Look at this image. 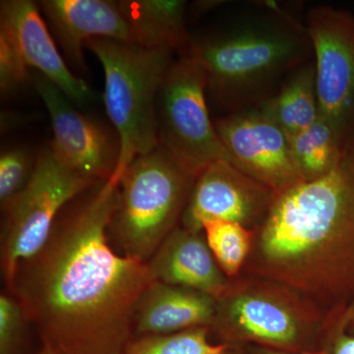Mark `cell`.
Returning a JSON list of instances; mask_svg holds the SVG:
<instances>
[{"label": "cell", "instance_id": "cell-14", "mask_svg": "<svg viewBox=\"0 0 354 354\" xmlns=\"http://www.w3.org/2000/svg\"><path fill=\"white\" fill-rule=\"evenodd\" d=\"M216 314L215 297L208 293L155 281L135 308L133 337L206 327Z\"/></svg>", "mask_w": 354, "mask_h": 354}, {"label": "cell", "instance_id": "cell-18", "mask_svg": "<svg viewBox=\"0 0 354 354\" xmlns=\"http://www.w3.org/2000/svg\"><path fill=\"white\" fill-rule=\"evenodd\" d=\"M291 150L304 181L320 178L339 165L348 152L322 116L314 124L290 137Z\"/></svg>", "mask_w": 354, "mask_h": 354}, {"label": "cell", "instance_id": "cell-1", "mask_svg": "<svg viewBox=\"0 0 354 354\" xmlns=\"http://www.w3.org/2000/svg\"><path fill=\"white\" fill-rule=\"evenodd\" d=\"M118 200L113 178L72 200L8 290L53 354H123L132 339L135 308L156 279L109 241Z\"/></svg>", "mask_w": 354, "mask_h": 354}, {"label": "cell", "instance_id": "cell-21", "mask_svg": "<svg viewBox=\"0 0 354 354\" xmlns=\"http://www.w3.org/2000/svg\"><path fill=\"white\" fill-rule=\"evenodd\" d=\"M36 158L24 148L8 149L0 155V204L4 206L29 181Z\"/></svg>", "mask_w": 354, "mask_h": 354}, {"label": "cell", "instance_id": "cell-25", "mask_svg": "<svg viewBox=\"0 0 354 354\" xmlns=\"http://www.w3.org/2000/svg\"><path fill=\"white\" fill-rule=\"evenodd\" d=\"M256 354H326L325 351H307V353H292L290 351H279V349H274L270 348H265L258 351Z\"/></svg>", "mask_w": 354, "mask_h": 354}, {"label": "cell", "instance_id": "cell-12", "mask_svg": "<svg viewBox=\"0 0 354 354\" xmlns=\"http://www.w3.org/2000/svg\"><path fill=\"white\" fill-rule=\"evenodd\" d=\"M269 190L227 160L213 162L195 178L183 214L184 228L200 232L204 223L216 221L244 225L267 206Z\"/></svg>", "mask_w": 354, "mask_h": 354}, {"label": "cell", "instance_id": "cell-16", "mask_svg": "<svg viewBox=\"0 0 354 354\" xmlns=\"http://www.w3.org/2000/svg\"><path fill=\"white\" fill-rule=\"evenodd\" d=\"M234 328L267 348L290 351L299 342V327L290 311L260 297L234 298L225 311Z\"/></svg>", "mask_w": 354, "mask_h": 354}, {"label": "cell", "instance_id": "cell-9", "mask_svg": "<svg viewBox=\"0 0 354 354\" xmlns=\"http://www.w3.org/2000/svg\"><path fill=\"white\" fill-rule=\"evenodd\" d=\"M235 167L278 195L302 183L290 138L260 106L214 121Z\"/></svg>", "mask_w": 354, "mask_h": 354}, {"label": "cell", "instance_id": "cell-4", "mask_svg": "<svg viewBox=\"0 0 354 354\" xmlns=\"http://www.w3.org/2000/svg\"><path fill=\"white\" fill-rule=\"evenodd\" d=\"M86 48L94 53L104 69V106L120 146L111 178L120 183L123 172L135 158L160 146L157 99L174 62V51L108 39H90Z\"/></svg>", "mask_w": 354, "mask_h": 354}, {"label": "cell", "instance_id": "cell-7", "mask_svg": "<svg viewBox=\"0 0 354 354\" xmlns=\"http://www.w3.org/2000/svg\"><path fill=\"white\" fill-rule=\"evenodd\" d=\"M158 145L197 176L208 165L230 156L211 120L206 78L194 58L174 60L158 91Z\"/></svg>", "mask_w": 354, "mask_h": 354}, {"label": "cell", "instance_id": "cell-2", "mask_svg": "<svg viewBox=\"0 0 354 354\" xmlns=\"http://www.w3.org/2000/svg\"><path fill=\"white\" fill-rule=\"evenodd\" d=\"M241 11L205 36H191L184 55L197 60L208 100L225 115L259 106L313 58L306 25L274 2Z\"/></svg>", "mask_w": 354, "mask_h": 354}, {"label": "cell", "instance_id": "cell-19", "mask_svg": "<svg viewBox=\"0 0 354 354\" xmlns=\"http://www.w3.org/2000/svg\"><path fill=\"white\" fill-rule=\"evenodd\" d=\"M230 346L209 339L207 327L133 337L123 354H223Z\"/></svg>", "mask_w": 354, "mask_h": 354}, {"label": "cell", "instance_id": "cell-20", "mask_svg": "<svg viewBox=\"0 0 354 354\" xmlns=\"http://www.w3.org/2000/svg\"><path fill=\"white\" fill-rule=\"evenodd\" d=\"M202 232L221 271L236 274L250 249V232L241 223L225 221L204 223Z\"/></svg>", "mask_w": 354, "mask_h": 354}, {"label": "cell", "instance_id": "cell-24", "mask_svg": "<svg viewBox=\"0 0 354 354\" xmlns=\"http://www.w3.org/2000/svg\"><path fill=\"white\" fill-rule=\"evenodd\" d=\"M326 354H354V334L346 332V322H342L341 329L337 330L330 341Z\"/></svg>", "mask_w": 354, "mask_h": 354}, {"label": "cell", "instance_id": "cell-10", "mask_svg": "<svg viewBox=\"0 0 354 354\" xmlns=\"http://www.w3.org/2000/svg\"><path fill=\"white\" fill-rule=\"evenodd\" d=\"M31 79L50 114L53 133L50 148L55 158L93 180L111 179L120 158L118 135L80 113L75 104L41 74L37 72Z\"/></svg>", "mask_w": 354, "mask_h": 354}, {"label": "cell", "instance_id": "cell-13", "mask_svg": "<svg viewBox=\"0 0 354 354\" xmlns=\"http://www.w3.org/2000/svg\"><path fill=\"white\" fill-rule=\"evenodd\" d=\"M50 31L36 2L1 1L0 32L12 41L28 67L48 78L74 104L94 102V91L69 68Z\"/></svg>", "mask_w": 354, "mask_h": 354}, {"label": "cell", "instance_id": "cell-23", "mask_svg": "<svg viewBox=\"0 0 354 354\" xmlns=\"http://www.w3.org/2000/svg\"><path fill=\"white\" fill-rule=\"evenodd\" d=\"M31 78L29 67L19 50L0 32V90L2 95L15 92Z\"/></svg>", "mask_w": 354, "mask_h": 354}, {"label": "cell", "instance_id": "cell-26", "mask_svg": "<svg viewBox=\"0 0 354 354\" xmlns=\"http://www.w3.org/2000/svg\"><path fill=\"white\" fill-rule=\"evenodd\" d=\"M344 322H346V328H348L351 334H354V304L353 306L348 310L346 317H344Z\"/></svg>", "mask_w": 354, "mask_h": 354}, {"label": "cell", "instance_id": "cell-27", "mask_svg": "<svg viewBox=\"0 0 354 354\" xmlns=\"http://www.w3.org/2000/svg\"><path fill=\"white\" fill-rule=\"evenodd\" d=\"M30 354H53V353H50V351H46V349L39 348V351H37L36 353H30Z\"/></svg>", "mask_w": 354, "mask_h": 354}, {"label": "cell", "instance_id": "cell-17", "mask_svg": "<svg viewBox=\"0 0 354 354\" xmlns=\"http://www.w3.org/2000/svg\"><path fill=\"white\" fill-rule=\"evenodd\" d=\"M259 106L290 138L314 124L321 113L313 58L295 70L278 92Z\"/></svg>", "mask_w": 354, "mask_h": 354}, {"label": "cell", "instance_id": "cell-5", "mask_svg": "<svg viewBox=\"0 0 354 354\" xmlns=\"http://www.w3.org/2000/svg\"><path fill=\"white\" fill-rule=\"evenodd\" d=\"M196 176L158 146L123 172L109 227L118 252L148 263L174 230Z\"/></svg>", "mask_w": 354, "mask_h": 354}, {"label": "cell", "instance_id": "cell-8", "mask_svg": "<svg viewBox=\"0 0 354 354\" xmlns=\"http://www.w3.org/2000/svg\"><path fill=\"white\" fill-rule=\"evenodd\" d=\"M307 30L316 70L321 116L344 150H354V16L332 6L314 7Z\"/></svg>", "mask_w": 354, "mask_h": 354}, {"label": "cell", "instance_id": "cell-11", "mask_svg": "<svg viewBox=\"0 0 354 354\" xmlns=\"http://www.w3.org/2000/svg\"><path fill=\"white\" fill-rule=\"evenodd\" d=\"M38 4L62 55L79 72L87 71L84 48L90 39L136 44L127 0H44Z\"/></svg>", "mask_w": 354, "mask_h": 354}, {"label": "cell", "instance_id": "cell-3", "mask_svg": "<svg viewBox=\"0 0 354 354\" xmlns=\"http://www.w3.org/2000/svg\"><path fill=\"white\" fill-rule=\"evenodd\" d=\"M266 257L279 264L329 254L344 292L354 291V150L332 171L281 193L266 218Z\"/></svg>", "mask_w": 354, "mask_h": 354}, {"label": "cell", "instance_id": "cell-6", "mask_svg": "<svg viewBox=\"0 0 354 354\" xmlns=\"http://www.w3.org/2000/svg\"><path fill=\"white\" fill-rule=\"evenodd\" d=\"M97 183L60 162L50 147L37 155L25 187L1 207V269L8 290L18 267L48 241L62 209Z\"/></svg>", "mask_w": 354, "mask_h": 354}, {"label": "cell", "instance_id": "cell-22", "mask_svg": "<svg viewBox=\"0 0 354 354\" xmlns=\"http://www.w3.org/2000/svg\"><path fill=\"white\" fill-rule=\"evenodd\" d=\"M27 318L22 307L11 293L0 297V354L25 353Z\"/></svg>", "mask_w": 354, "mask_h": 354}, {"label": "cell", "instance_id": "cell-15", "mask_svg": "<svg viewBox=\"0 0 354 354\" xmlns=\"http://www.w3.org/2000/svg\"><path fill=\"white\" fill-rule=\"evenodd\" d=\"M201 232L174 228L148 266L156 281L216 297L223 290L225 279Z\"/></svg>", "mask_w": 354, "mask_h": 354}, {"label": "cell", "instance_id": "cell-28", "mask_svg": "<svg viewBox=\"0 0 354 354\" xmlns=\"http://www.w3.org/2000/svg\"><path fill=\"white\" fill-rule=\"evenodd\" d=\"M223 354H230V348H228L227 351H225V353H223Z\"/></svg>", "mask_w": 354, "mask_h": 354}]
</instances>
